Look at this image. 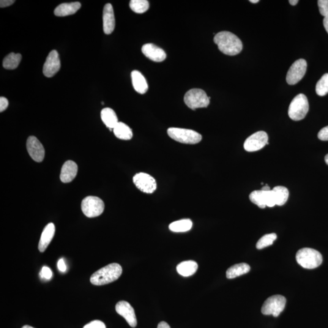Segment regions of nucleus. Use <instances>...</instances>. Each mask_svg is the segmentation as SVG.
Segmentation results:
<instances>
[{
	"mask_svg": "<svg viewBox=\"0 0 328 328\" xmlns=\"http://www.w3.org/2000/svg\"><path fill=\"white\" fill-rule=\"evenodd\" d=\"M318 138L321 141H328V126H327L326 127L322 128V129L319 131L318 134Z\"/></svg>",
	"mask_w": 328,
	"mask_h": 328,
	"instance_id": "c9c22d12",
	"label": "nucleus"
},
{
	"mask_svg": "<svg viewBox=\"0 0 328 328\" xmlns=\"http://www.w3.org/2000/svg\"><path fill=\"white\" fill-rule=\"evenodd\" d=\"M59 270L62 272H64L67 270V266L65 263L64 260L63 259H60L57 264Z\"/></svg>",
	"mask_w": 328,
	"mask_h": 328,
	"instance_id": "58836bf2",
	"label": "nucleus"
},
{
	"mask_svg": "<svg viewBox=\"0 0 328 328\" xmlns=\"http://www.w3.org/2000/svg\"><path fill=\"white\" fill-rule=\"evenodd\" d=\"M122 268L120 264L112 263L93 273L90 281L96 286L109 284L118 279L122 275Z\"/></svg>",
	"mask_w": 328,
	"mask_h": 328,
	"instance_id": "f03ea898",
	"label": "nucleus"
},
{
	"mask_svg": "<svg viewBox=\"0 0 328 328\" xmlns=\"http://www.w3.org/2000/svg\"><path fill=\"white\" fill-rule=\"evenodd\" d=\"M83 328H106V326L102 322L94 321L86 325Z\"/></svg>",
	"mask_w": 328,
	"mask_h": 328,
	"instance_id": "f704fd0d",
	"label": "nucleus"
},
{
	"mask_svg": "<svg viewBox=\"0 0 328 328\" xmlns=\"http://www.w3.org/2000/svg\"><path fill=\"white\" fill-rule=\"evenodd\" d=\"M114 135L122 140H130L133 138V132L127 125L123 122H119L114 128Z\"/></svg>",
	"mask_w": 328,
	"mask_h": 328,
	"instance_id": "b1692460",
	"label": "nucleus"
},
{
	"mask_svg": "<svg viewBox=\"0 0 328 328\" xmlns=\"http://www.w3.org/2000/svg\"><path fill=\"white\" fill-rule=\"evenodd\" d=\"M103 31L105 34H111L115 28V17L113 7L111 4H106L103 12Z\"/></svg>",
	"mask_w": 328,
	"mask_h": 328,
	"instance_id": "dca6fc26",
	"label": "nucleus"
},
{
	"mask_svg": "<svg viewBox=\"0 0 328 328\" xmlns=\"http://www.w3.org/2000/svg\"><path fill=\"white\" fill-rule=\"evenodd\" d=\"M193 223L189 219L174 221L169 224V229L173 232H185L192 228Z\"/></svg>",
	"mask_w": 328,
	"mask_h": 328,
	"instance_id": "393cba45",
	"label": "nucleus"
},
{
	"mask_svg": "<svg viewBox=\"0 0 328 328\" xmlns=\"http://www.w3.org/2000/svg\"><path fill=\"white\" fill-rule=\"evenodd\" d=\"M324 25L325 29H326L328 34V16H326V17H325L324 19Z\"/></svg>",
	"mask_w": 328,
	"mask_h": 328,
	"instance_id": "a19ab883",
	"label": "nucleus"
},
{
	"mask_svg": "<svg viewBox=\"0 0 328 328\" xmlns=\"http://www.w3.org/2000/svg\"><path fill=\"white\" fill-rule=\"evenodd\" d=\"M56 231V228L53 223H49L44 229L38 244V249L41 252H43L47 248L48 246L53 240Z\"/></svg>",
	"mask_w": 328,
	"mask_h": 328,
	"instance_id": "a211bd4d",
	"label": "nucleus"
},
{
	"mask_svg": "<svg viewBox=\"0 0 328 328\" xmlns=\"http://www.w3.org/2000/svg\"><path fill=\"white\" fill-rule=\"evenodd\" d=\"M78 171L77 164L73 161H68L63 165L60 173V180L64 183H69L75 178Z\"/></svg>",
	"mask_w": 328,
	"mask_h": 328,
	"instance_id": "f3484780",
	"label": "nucleus"
},
{
	"mask_svg": "<svg viewBox=\"0 0 328 328\" xmlns=\"http://www.w3.org/2000/svg\"><path fill=\"white\" fill-rule=\"evenodd\" d=\"M289 3L291 4L292 5H295L297 4L298 2H299V1L298 0H290L289 1Z\"/></svg>",
	"mask_w": 328,
	"mask_h": 328,
	"instance_id": "37998d69",
	"label": "nucleus"
},
{
	"mask_svg": "<svg viewBox=\"0 0 328 328\" xmlns=\"http://www.w3.org/2000/svg\"><path fill=\"white\" fill-rule=\"evenodd\" d=\"M142 52L147 58L156 62H161L166 59L165 51L153 43H147L142 46Z\"/></svg>",
	"mask_w": 328,
	"mask_h": 328,
	"instance_id": "2eb2a0df",
	"label": "nucleus"
},
{
	"mask_svg": "<svg viewBox=\"0 0 328 328\" xmlns=\"http://www.w3.org/2000/svg\"><path fill=\"white\" fill-rule=\"evenodd\" d=\"M275 194L276 205L281 206L286 204L289 198V190L288 188L283 186H277L272 189Z\"/></svg>",
	"mask_w": 328,
	"mask_h": 328,
	"instance_id": "a878e982",
	"label": "nucleus"
},
{
	"mask_svg": "<svg viewBox=\"0 0 328 328\" xmlns=\"http://www.w3.org/2000/svg\"><path fill=\"white\" fill-rule=\"evenodd\" d=\"M133 182L142 192L153 193L157 189V182L154 177L145 173H137L133 177Z\"/></svg>",
	"mask_w": 328,
	"mask_h": 328,
	"instance_id": "9b49d317",
	"label": "nucleus"
},
{
	"mask_svg": "<svg viewBox=\"0 0 328 328\" xmlns=\"http://www.w3.org/2000/svg\"><path fill=\"white\" fill-rule=\"evenodd\" d=\"M221 53L228 56H235L242 52L243 43L239 37L228 31L218 33L213 39Z\"/></svg>",
	"mask_w": 328,
	"mask_h": 328,
	"instance_id": "f257e3e1",
	"label": "nucleus"
},
{
	"mask_svg": "<svg viewBox=\"0 0 328 328\" xmlns=\"http://www.w3.org/2000/svg\"><path fill=\"white\" fill-rule=\"evenodd\" d=\"M277 239V235L274 233L265 235L257 242L256 247L258 249H262L272 245Z\"/></svg>",
	"mask_w": 328,
	"mask_h": 328,
	"instance_id": "c756f323",
	"label": "nucleus"
},
{
	"mask_svg": "<svg viewBox=\"0 0 328 328\" xmlns=\"http://www.w3.org/2000/svg\"><path fill=\"white\" fill-rule=\"evenodd\" d=\"M81 207L82 212L86 217L94 218L102 214L105 209V204L98 197L89 196L82 201Z\"/></svg>",
	"mask_w": 328,
	"mask_h": 328,
	"instance_id": "0eeeda50",
	"label": "nucleus"
},
{
	"mask_svg": "<svg viewBox=\"0 0 328 328\" xmlns=\"http://www.w3.org/2000/svg\"><path fill=\"white\" fill-rule=\"evenodd\" d=\"M168 135L171 139L180 143L196 144L202 140V136L196 131L180 128H169Z\"/></svg>",
	"mask_w": 328,
	"mask_h": 328,
	"instance_id": "20e7f679",
	"label": "nucleus"
},
{
	"mask_svg": "<svg viewBox=\"0 0 328 328\" xmlns=\"http://www.w3.org/2000/svg\"><path fill=\"white\" fill-rule=\"evenodd\" d=\"M316 91L320 96H324L328 93V74L322 77L316 84Z\"/></svg>",
	"mask_w": 328,
	"mask_h": 328,
	"instance_id": "7c9ffc66",
	"label": "nucleus"
},
{
	"mask_svg": "<svg viewBox=\"0 0 328 328\" xmlns=\"http://www.w3.org/2000/svg\"><path fill=\"white\" fill-rule=\"evenodd\" d=\"M318 5L321 14L325 17L328 16V0H319Z\"/></svg>",
	"mask_w": 328,
	"mask_h": 328,
	"instance_id": "473e14b6",
	"label": "nucleus"
},
{
	"mask_svg": "<svg viewBox=\"0 0 328 328\" xmlns=\"http://www.w3.org/2000/svg\"><path fill=\"white\" fill-rule=\"evenodd\" d=\"M149 6V2L147 0H131L130 2L131 9L137 13L146 12Z\"/></svg>",
	"mask_w": 328,
	"mask_h": 328,
	"instance_id": "cd10ccee",
	"label": "nucleus"
},
{
	"mask_svg": "<svg viewBox=\"0 0 328 328\" xmlns=\"http://www.w3.org/2000/svg\"><path fill=\"white\" fill-rule=\"evenodd\" d=\"M296 260L298 264L305 269H313L322 263V255L319 251L311 248H303L297 251Z\"/></svg>",
	"mask_w": 328,
	"mask_h": 328,
	"instance_id": "7ed1b4c3",
	"label": "nucleus"
},
{
	"mask_svg": "<svg viewBox=\"0 0 328 328\" xmlns=\"http://www.w3.org/2000/svg\"><path fill=\"white\" fill-rule=\"evenodd\" d=\"M267 144H269L267 134L263 131H259L246 139L244 148L247 152H253L262 149Z\"/></svg>",
	"mask_w": 328,
	"mask_h": 328,
	"instance_id": "9d476101",
	"label": "nucleus"
},
{
	"mask_svg": "<svg viewBox=\"0 0 328 328\" xmlns=\"http://www.w3.org/2000/svg\"><path fill=\"white\" fill-rule=\"evenodd\" d=\"M186 105L191 109L206 108L210 103L209 97L201 89H191L186 92L184 96Z\"/></svg>",
	"mask_w": 328,
	"mask_h": 328,
	"instance_id": "423d86ee",
	"label": "nucleus"
},
{
	"mask_svg": "<svg viewBox=\"0 0 328 328\" xmlns=\"http://www.w3.org/2000/svg\"><path fill=\"white\" fill-rule=\"evenodd\" d=\"M33 328V327H31V326H29V325H25V326H24V327H23V328Z\"/></svg>",
	"mask_w": 328,
	"mask_h": 328,
	"instance_id": "49530a36",
	"label": "nucleus"
},
{
	"mask_svg": "<svg viewBox=\"0 0 328 328\" xmlns=\"http://www.w3.org/2000/svg\"><path fill=\"white\" fill-rule=\"evenodd\" d=\"M309 111L307 97L303 94L297 95L290 104L288 115L292 120L299 121L305 118Z\"/></svg>",
	"mask_w": 328,
	"mask_h": 328,
	"instance_id": "39448f33",
	"label": "nucleus"
},
{
	"mask_svg": "<svg viewBox=\"0 0 328 328\" xmlns=\"http://www.w3.org/2000/svg\"><path fill=\"white\" fill-rule=\"evenodd\" d=\"M81 4L79 2H70L60 4L54 10V14L57 16H65L75 14L81 9Z\"/></svg>",
	"mask_w": 328,
	"mask_h": 328,
	"instance_id": "aec40b11",
	"label": "nucleus"
},
{
	"mask_svg": "<svg viewBox=\"0 0 328 328\" xmlns=\"http://www.w3.org/2000/svg\"><path fill=\"white\" fill-rule=\"evenodd\" d=\"M101 119L104 124L108 127L110 131H113L114 128L118 124V119L113 109L105 108L101 111Z\"/></svg>",
	"mask_w": 328,
	"mask_h": 328,
	"instance_id": "412c9836",
	"label": "nucleus"
},
{
	"mask_svg": "<svg viewBox=\"0 0 328 328\" xmlns=\"http://www.w3.org/2000/svg\"><path fill=\"white\" fill-rule=\"evenodd\" d=\"M250 267L247 263L235 264L227 270L226 277L229 279H233L245 275L250 271Z\"/></svg>",
	"mask_w": 328,
	"mask_h": 328,
	"instance_id": "5701e85b",
	"label": "nucleus"
},
{
	"mask_svg": "<svg viewBox=\"0 0 328 328\" xmlns=\"http://www.w3.org/2000/svg\"><path fill=\"white\" fill-rule=\"evenodd\" d=\"M41 278L45 279V280H50L53 277V272L50 268L47 266H44L40 273Z\"/></svg>",
	"mask_w": 328,
	"mask_h": 328,
	"instance_id": "72a5a7b5",
	"label": "nucleus"
},
{
	"mask_svg": "<svg viewBox=\"0 0 328 328\" xmlns=\"http://www.w3.org/2000/svg\"><path fill=\"white\" fill-rule=\"evenodd\" d=\"M14 0H1L0 1V7H5L14 3Z\"/></svg>",
	"mask_w": 328,
	"mask_h": 328,
	"instance_id": "4c0bfd02",
	"label": "nucleus"
},
{
	"mask_svg": "<svg viewBox=\"0 0 328 328\" xmlns=\"http://www.w3.org/2000/svg\"><path fill=\"white\" fill-rule=\"evenodd\" d=\"M60 67L61 63L58 53L56 50L51 51L43 65V75L46 78H52L59 72Z\"/></svg>",
	"mask_w": 328,
	"mask_h": 328,
	"instance_id": "f8f14e48",
	"label": "nucleus"
},
{
	"mask_svg": "<svg viewBox=\"0 0 328 328\" xmlns=\"http://www.w3.org/2000/svg\"><path fill=\"white\" fill-rule=\"evenodd\" d=\"M198 269V265L194 261H185L180 262L176 267L177 272L183 277H187L193 275Z\"/></svg>",
	"mask_w": 328,
	"mask_h": 328,
	"instance_id": "4be33fe9",
	"label": "nucleus"
},
{
	"mask_svg": "<svg viewBox=\"0 0 328 328\" xmlns=\"http://www.w3.org/2000/svg\"><path fill=\"white\" fill-rule=\"evenodd\" d=\"M21 59L20 54L10 53L5 57L2 66L6 70H15L20 64Z\"/></svg>",
	"mask_w": 328,
	"mask_h": 328,
	"instance_id": "bb28decb",
	"label": "nucleus"
},
{
	"mask_svg": "<svg viewBox=\"0 0 328 328\" xmlns=\"http://www.w3.org/2000/svg\"><path fill=\"white\" fill-rule=\"evenodd\" d=\"M325 163H326L327 165H328V154L326 155V157H325Z\"/></svg>",
	"mask_w": 328,
	"mask_h": 328,
	"instance_id": "a18cd8bd",
	"label": "nucleus"
},
{
	"mask_svg": "<svg viewBox=\"0 0 328 328\" xmlns=\"http://www.w3.org/2000/svg\"><path fill=\"white\" fill-rule=\"evenodd\" d=\"M270 190L271 189H270L269 186L267 185H264L261 188V190L264 191H270Z\"/></svg>",
	"mask_w": 328,
	"mask_h": 328,
	"instance_id": "79ce46f5",
	"label": "nucleus"
},
{
	"mask_svg": "<svg viewBox=\"0 0 328 328\" xmlns=\"http://www.w3.org/2000/svg\"><path fill=\"white\" fill-rule=\"evenodd\" d=\"M131 76L134 88L139 94H145L149 89V85L144 76L136 70L132 71Z\"/></svg>",
	"mask_w": 328,
	"mask_h": 328,
	"instance_id": "6ab92c4d",
	"label": "nucleus"
},
{
	"mask_svg": "<svg viewBox=\"0 0 328 328\" xmlns=\"http://www.w3.org/2000/svg\"><path fill=\"white\" fill-rule=\"evenodd\" d=\"M158 328H171L169 326V325L167 324V323H166L165 322H161L159 324Z\"/></svg>",
	"mask_w": 328,
	"mask_h": 328,
	"instance_id": "ea45409f",
	"label": "nucleus"
},
{
	"mask_svg": "<svg viewBox=\"0 0 328 328\" xmlns=\"http://www.w3.org/2000/svg\"><path fill=\"white\" fill-rule=\"evenodd\" d=\"M286 300L280 295H275L268 298L262 306L261 313L264 315H272L277 317L285 308Z\"/></svg>",
	"mask_w": 328,
	"mask_h": 328,
	"instance_id": "6e6552de",
	"label": "nucleus"
},
{
	"mask_svg": "<svg viewBox=\"0 0 328 328\" xmlns=\"http://www.w3.org/2000/svg\"><path fill=\"white\" fill-rule=\"evenodd\" d=\"M9 102L6 98L4 97H0V112L2 113L8 107Z\"/></svg>",
	"mask_w": 328,
	"mask_h": 328,
	"instance_id": "e433bc0d",
	"label": "nucleus"
},
{
	"mask_svg": "<svg viewBox=\"0 0 328 328\" xmlns=\"http://www.w3.org/2000/svg\"><path fill=\"white\" fill-rule=\"evenodd\" d=\"M116 311L117 314L124 317L131 327L135 328L137 326L135 312L129 303L120 301L117 303Z\"/></svg>",
	"mask_w": 328,
	"mask_h": 328,
	"instance_id": "4468645a",
	"label": "nucleus"
},
{
	"mask_svg": "<svg viewBox=\"0 0 328 328\" xmlns=\"http://www.w3.org/2000/svg\"><path fill=\"white\" fill-rule=\"evenodd\" d=\"M251 3H258L259 0H250L249 1Z\"/></svg>",
	"mask_w": 328,
	"mask_h": 328,
	"instance_id": "c03bdc74",
	"label": "nucleus"
},
{
	"mask_svg": "<svg viewBox=\"0 0 328 328\" xmlns=\"http://www.w3.org/2000/svg\"><path fill=\"white\" fill-rule=\"evenodd\" d=\"M265 202H266V206L269 207H274L276 205V199L275 194L272 190L264 191Z\"/></svg>",
	"mask_w": 328,
	"mask_h": 328,
	"instance_id": "2f4dec72",
	"label": "nucleus"
},
{
	"mask_svg": "<svg viewBox=\"0 0 328 328\" xmlns=\"http://www.w3.org/2000/svg\"><path fill=\"white\" fill-rule=\"evenodd\" d=\"M26 147L27 152L33 160L37 163L42 162L45 155V149L36 137H29L27 139Z\"/></svg>",
	"mask_w": 328,
	"mask_h": 328,
	"instance_id": "ddd939ff",
	"label": "nucleus"
},
{
	"mask_svg": "<svg viewBox=\"0 0 328 328\" xmlns=\"http://www.w3.org/2000/svg\"><path fill=\"white\" fill-rule=\"evenodd\" d=\"M307 62L304 59L296 60L290 67L286 76L287 83L291 85L297 84L305 75Z\"/></svg>",
	"mask_w": 328,
	"mask_h": 328,
	"instance_id": "1a4fd4ad",
	"label": "nucleus"
},
{
	"mask_svg": "<svg viewBox=\"0 0 328 328\" xmlns=\"http://www.w3.org/2000/svg\"><path fill=\"white\" fill-rule=\"evenodd\" d=\"M249 199L251 202L258 206L261 209H264L266 207L265 202L264 192L263 191L255 190L250 194Z\"/></svg>",
	"mask_w": 328,
	"mask_h": 328,
	"instance_id": "c85d7f7f",
	"label": "nucleus"
}]
</instances>
